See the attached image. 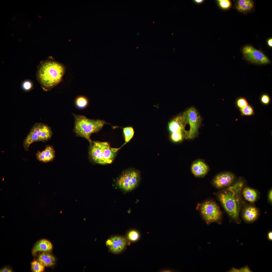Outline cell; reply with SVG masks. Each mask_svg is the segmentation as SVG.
Masks as SVG:
<instances>
[{
  "mask_svg": "<svg viewBox=\"0 0 272 272\" xmlns=\"http://www.w3.org/2000/svg\"><path fill=\"white\" fill-rule=\"evenodd\" d=\"M72 114L75 120L74 132L77 136L86 139L91 145V134L100 131L106 122L102 120L90 119L84 116Z\"/></svg>",
  "mask_w": 272,
  "mask_h": 272,
  "instance_id": "obj_3",
  "label": "cell"
},
{
  "mask_svg": "<svg viewBox=\"0 0 272 272\" xmlns=\"http://www.w3.org/2000/svg\"><path fill=\"white\" fill-rule=\"evenodd\" d=\"M193 2L197 5H200L203 3L205 1L204 0H193Z\"/></svg>",
  "mask_w": 272,
  "mask_h": 272,
  "instance_id": "obj_33",
  "label": "cell"
},
{
  "mask_svg": "<svg viewBox=\"0 0 272 272\" xmlns=\"http://www.w3.org/2000/svg\"><path fill=\"white\" fill-rule=\"evenodd\" d=\"M36 155L38 160L44 163L51 162L55 157L54 148L50 146H47L45 149L41 151H38Z\"/></svg>",
  "mask_w": 272,
  "mask_h": 272,
  "instance_id": "obj_13",
  "label": "cell"
},
{
  "mask_svg": "<svg viewBox=\"0 0 272 272\" xmlns=\"http://www.w3.org/2000/svg\"><path fill=\"white\" fill-rule=\"evenodd\" d=\"M12 269L8 267H5L1 269L0 272H12Z\"/></svg>",
  "mask_w": 272,
  "mask_h": 272,
  "instance_id": "obj_32",
  "label": "cell"
},
{
  "mask_svg": "<svg viewBox=\"0 0 272 272\" xmlns=\"http://www.w3.org/2000/svg\"><path fill=\"white\" fill-rule=\"evenodd\" d=\"M251 270L249 267L247 266H246L240 269H236V272H251Z\"/></svg>",
  "mask_w": 272,
  "mask_h": 272,
  "instance_id": "obj_31",
  "label": "cell"
},
{
  "mask_svg": "<svg viewBox=\"0 0 272 272\" xmlns=\"http://www.w3.org/2000/svg\"><path fill=\"white\" fill-rule=\"evenodd\" d=\"M52 249V245L49 241L45 239L38 241L34 246L32 250V253L35 255L37 252H47L51 251Z\"/></svg>",
  "mask_w": 272,
  "mask_h": 272,
  "instance_id": "obj_15",
  "label": "cell"
},
{
  "mask_svg": "<svg viewBox=\"0 0 272 272\" xmlns=\"http://www.w3.org/2000/svg\"><path fill=\"white\" fill-rule=\"evenodd\" d=\"M22 87L24 90L26 91L29 90L32 88V83L29 81H25L23 83L22 85Z\"/></svg>",
  "mask_w": 272,
  "mask_h": 272,
  "instance_id": "obj_29",
  "label": "cell"
},
{
  "mask_svg": "<svg viewBox=\"0 0 272 272\" xmlns=\"http://www.w3.org/2000/svg\"><path fill=\"white\" fill-rule=\"evenodd\" d=\"M104 157L106 164L111 163L116 155V152L112 149L107 142H102Z\"/></svg>",
  "mask_w": 272,
  "mask_h": 272,
  "instance_id": "obj_18",
  "label": "cell"
},
{
  "mask_svg": "<svg viewBox=\"0 0 272 272\" xmlns=\"http://www.w3.org/2000/svg\"><path fill=\"white\" fill-rule=\"evenodd\" d=\"M272 189H271L269 191L268 194V199L269 202H272Z\"/></svg>",
  "mask_w": 272,
  "mask_h": 272,
  "instance_id": "obj_34",
  "label": "cell"
},
{
  "mask_svg": "<svg viewBox=\"0 0 272 272\" xmlns=\"http://www.w3.org/2000/svg\"><path fill=\"white\" fill-rule=\"evenodd\" d=\"M216 1L218 7L224 10L228 9L231 6V2L229 0H217Z\"/></svg>",
  "mask_w": 272,
  "mask_h": 272,
  "instance_id": "obj_24",
  "label": "cell"
},
{
  "mask_svg": "<svg viewBox=\"0 0 272 272\" xmlns=\"http://www.w3.org/2000/svg\"><path fill=\"white\" fill-rule=\"evenodd\" d=\"M89 155L94 163L101 164H106L104 157L102 142L93 141L90 145Z\"/></svg>",
  "mask_w": 272,
  "mask_h": 272,
  "instance_id": "obj_11",
  "label": "cell"
},
{
  "mask_svg": "<svg viewBox=\"0 0 272 272\" xmlns=\"http://www.w3.org/2000/svg\"><path fill=\"white\" fill-rule=\"evenodd\" d=\"M128 240L121 235H114L110 237L106 241V245L109 251L115 254H121L126 249L129 245Z\"/></svg>",
  "mask_w": 272,
  "mask_h": 272,
  "instance_id": "obj_9",
  "label": "cell"
},
{
  "mask_svg": "<svg viewBox=\"0 0 272 272\" xmlns=\"http://www.w3.org/2000/svg\"><path fill=\"white\" fill-rule=\"evenodd\" d=\"M235 179V175L233 173L224 172L216 176L213 180L212 183L216 188L221 189L230 186L234 182Z\"/></svg>",
  "mask_w": 272,
  "mask_h": 272,
  "instance_id": "obj_10",
  "label": "cell"
},
{
  "mask_svg": "<svg viewBox=\"0 0 272 272\" xmlns=\"http://www.w3.org/2000/svg\"><path fill=\"white\" fill-rule=\"evenodd\" d=\"M185 112L182 114L176 117L168 123V128L172 133L183 132L185 133V128L187 124Z\"/></svg>",
  "mask_w": 272,
  "mask_h": 272,
  "instance_id": "obj_12",
  "label": "cell"
},
{
  "mask_svg": "<svg viewBox=\"0 0 272 272\" xmlns=\"http://www.w3.org/2000/svg\"><path fill=\"white\" fill-rule=\"evenodd\" d=\"M243 194L245 199L250 202H254L256 200L257 198L258 194L257 191L249 187H246L244 188Z\"/></svg>",
  "mask_w": 272,
  "mask_h": 272,
  "instance_id": "obj_20",
  "label": "cell"
},
{
  "mask_svg": "<svg viewBox=\"0 0 272 272\" xmlns=\"http://www.w3.org/2000/svg\"><path fill=\"white\" fill-rule=\"evenodd\" d=\"M258 215V212L257 208L254 207L250 206L246 207L244 210L243 216L246 221L252 222L257 219Z\"/></svg>",
  "mask_w": 272,
  "mask_h": 272,
  "instance_id": "obj_16",
  "label": "cell"
},
{
  "mask_svg": "<svg viewBox=\"0 0 272 272\" xmlns=\"http://www.w3.org/2000/svg\"><path fill=\"white\" fill-rule=\"evenodd\" d=\"M187 122L190 126L189 130L185 131L184 137L186 139L194 138L197 133L201 122V118L195 108H191L185 112Z\"/></svg>",
  "mask_w": 272,
  "mask_h": 272,
  "instance_id": "obj_8",
  "label": "cell"
},
{
  "mask_svg": "<svg viewBox=\"0 0 272 272\" xmlns=\"http://www.w3.org/2000/svg\"><path fill=\"white\" fill-rule=\"evenodd\" d=\"M242 52L245 59L251 63L263 64L270 63L269 59L262 51L251 45L244 46Z\"/></svg>",
  "mask_w": 272,
  "mask_h": 272,
  "instance_id": "obj_7",
  "label": "cell"
},
{
  "mask_svg": "<svg viewBox=\"0 0 272 272\" xmlns=\"http://www.w3.org/2000/svg\"><path fill=\"white\" fill-rule=\"evenodd\" d=\"M88 103V100L85 97L80 96L78 97L75 100V104L76 106L79 109H83L86 107Z\"/></svg>",
  "mask_w": 272,
  "mask_h": 272,
  "instance_id": "obj_22",
  "label": "cell"
},
{
  "mask_svg": "<svg viewBox=\"0 0 272 272\" xmlns=\"http://www.w3.org/2000/svg\"><path fill=\"white\" fill-rule=\"evenodd\" d=\"M202 216L208 224L217 222L221 219V212L214 202L207 201L203 203L200 207Z\"/></svg>",
  "mask_w": 272,
  "mask_h": 272,
  "instance_id": "obj_6",
  "label": "cell"
},
{
  "mask_svg": "<svg viewBox=\"0 0 272 272\" xmlns=\"http://www.w3.org/2000/svg\"><path fill=\"white\" fill-rule=\"evenodd\" d=\"M53 132L50 127L45 124L36 123L31 127L23 142L25 150L27 151L31 144L36 142H45L50 139Z\"/></svg>",
  "mask_w": 272,
  "mask_h": 272,
  "instance_id": "obj_4",
  "label": "cell"
},
{
  "mask_svg": "<svg viewBox=\"0 0 272 272\" xmlns=\"http://www.w3.org/2000/svg\"><path fill=\"white\" fill-rule=\"evenodd\" d=\"M261 101L263 103L267 104L269 103L270 100L269 96L266 94L263 95L261 97Z\"/></svg>",
  "mask_w": 272,
  "mask_h": 272,
  "instance_id": "obj_30",
  "label": "cell"
},
{
  "mask_svg": "<svg viewBox=\"0 0 272 272\" xmlns=\"http://www.w3.org/2000/svg\"><path fill=\"white\" fill-rule=\"evenodd\" d=\"M241 112L244 115H249L252 114L253 113V108L250 105H247L244 108L241 109Z\"/></svg>",
  "mask_w": 272,
  "mask_h": 272,
  "instance_id": "obj_27",
  "label": "cell"
},
{
  "mask_svg": "<svg viewBox=\"0 0 272 272\" xmlns=\"http://www.w3.org/2000/svg\"><path fill=\"white\" fill-rule=\"evenodd\" d=\"M268 239L270 241L272 240V232L271 231L269 232L268 234Z\"/></svg>",
  "mask_w": 272,
  "mask_h": 272,
  "instance_id": "obj_36",
  "label": "cell"
},
{
  "mask_svg": "<svg viewBox=\"0 0 272 272\" xmlns=\"http://www.w3.org/2000/svg\"><path fill=\"white\" fill-rule=\"evenodd\" d=\"M38 260L45 266H50L54 265L55 259L51 254L47 252H43L38 255Z\"/></svg>",
  "mask_w": 272,
  "mask_h": 272,
  "instance_id": "obj_19",
  "label": "cell"
},
{
  "mask_svg": "<svg viewBox=\"0 0 272 272\" xmlns=\"http://www.w3.org/2000/svg\"><path fill=\"white\" fill-rule=\"evenodd\" d=\"M45 266L40 261L35 260L31 263V269L34 272H42L44 271Z\"/></svg>",
  "mask_w": 272,
  "mask_h": 272,
  "instance_id": "obj_23",
  "label": "cell"
},
{
  "mask_svg": "<svg viewBox=\"0 0 272 272\" xmlns=\"http://www.w3.org/2000/svg\"><path fill=\"white\" fill-rule=\"evenodd\" d=\"M127 239L132 242H135L138 241L140 237L139 232L135 230H131L128 232V234Z\"/></svg>",
  "mask_w": 272,
  "mask_h": 272,
  "instance_id": "obj_25",
  "label": "cell"
},
{
  "mask_svg": "<svg viewBox=\"0 0 272 272\" xmlns=\"http://www.w3.org/2000/svg\"><path fill=\"white\" fill-rule=\"evenodd\" d=\"M123 129L124 136L125 142L121 147L129 142L133 137L134 134L133 129L131 127H125Z\"/></svg>",
  "mask_w": 272,
  "mask_h": 272,
  "instance_id": "obj_21",
  "label": "cell"
},
{
  "mask_svg": "<svg viewBox=\"0 0 272 272\" xmlns=\"http://www.w3.org/2000/svg\"><path fill=\"white\" fill-rule=\"evenodd\" d=\"M209 170L207 165L203 162L198 160L192 165L191 170L192 174L196 177H202L205 176Z\"/></svg>",
  "mask_w": 272,
  "mask_h": 272,
  "instance_id": "obj_14",
  "label": "cell"
},
{
  "mask_svg": "<svg viewBox=\"0 0 272 272\" xmlns=\"http://www.w3.org/2000/svg\"><path fill=\"white\" fill-rule=\"evenodd\" d=\"M268 45L270 47H272V39L271 38L269 39L267 41Z\"/></svg>",
  "mask_w": 272,
  "mask_h": 272,
  "instance_id": "obj_35",
  "label": "cell"
},
{
  "mask_svg": "<svg viewBox=\"0 0 272 272\" xmlns=\"http://www.w3.org/2000/svg\"><path fill=\"white\" fill-rule=\"evenodd\" d=\"M237 104L239 107L241 109H243L248 105V103L245 98H241L238 99L237 101Z\"/></svg>",
  "mask_w": 272,
  "mask_h": 272,
  "instance_id": "obj_28",
  "label": "cell"
},
{
  "mask_svg": "<svg viewBox=\"0 0 272 272\" xmlns=\"http://www.w3.org/2000/svg\"><path fill=\"white\" fill-rule=\"evenodd\" d=\"M65 71L62 64L49 56L39 64L36 76L43 89L50 91L62 81Z\"/></svg>",
  "mask_w": 272,
  "mask_h": 272,
  "instance_id": "obj_1",
  "label": "cell"
},
{
  "mask_svg": "<svg viewBox=\"0 0 272 272\" xmlns=\"http://www.w3.org/2000/svg\"><path fill=\"white\" fill-rule=\"evenodd\" d=\"M244 181L239 178L224 190L219 193L218 199L226 211L233 219L239 218L240 207V192Z\"/></svg>",
  "mask_w": 272,
  "mask_h": 272,
  "instance_id": "obj_2",
  "label": "cell"
},
{
  "mask_svg": "<svg viewBox=\"0 0 272 272\" xmlns=\"http://www.w3.org/2000/svg\"><path fill=\"white\" fill-rule=\"evenodd\" d=\"M254 3L251 0L237 1L235 5L237 11L242 13H246L251 11L253 8Z\"/></svg>",
  "mask_w": 272,
  "mask_h": 272,
  "instance_id": "obj_17",
  "label": "cell"
},
{
  "mask_svg": "<svg viewBox=\"0 0 272 272\" xmlns=\"http://www.w3.org/2000/svg\"><path fill=\"white\" fill-rule=\"evenodd\" d=\"M185 133L183 132H177L172 133L171 138L174 141L176 142L181 141L184 137Z\"/></svg>",
  "mask_w": 272,
  "mask_h": 272,
  "instance_id": "obj_26",
  "label": "cell"
},
{
  "mask_svg": "<svg viewBox=\"0 0 272 272\" xmlns=\"http://www.w3.org/2000/svg\"><path fill=\"white\" fill-rule=\"evenodd\" d=\"M140 173L133 170L125 171L117 179L116 186L124 193L133 191L138 186L140 180Z\"/></svg>",
  "mask_w": 272,
  "mask_h": 272,
  "instance_id": "obj_5",
  "label": "cell"
}]
</instances>
